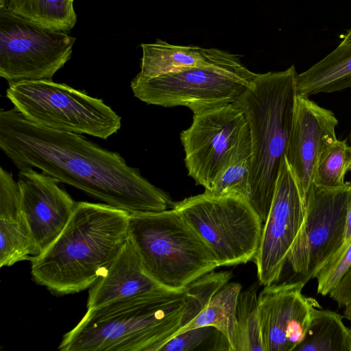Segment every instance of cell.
<instances>
[{
    "label": "cell",
    "instance_id": "4316f807",
    "mask_svg": "<svg viewBox=\"0 0 351 351\" xmlns=\"http://www.w3.org/2000/svg\"><path fill=\"white\" fill-rule=\"evenodd\" d=\"M232 351L226 337L213 326L197 327L176 335L158 351Z\"/></svg>",
    "mask_w": 351,
    "mask_h": 351
},
{
    "label": "cell",
    "instance_id": "f1b7e54d",
    "mask_svg": "<svg viewBox=\"0 0 351 351\" xmlns=\"http://www.w3.org/2000/svg\"><path fill=\"white\" fill-rule=\"evenodd\" d=\"M328 295L343 308V317L351 322V266Z\"/></svg>",
    "mask_w": 351,
    "mask_h": 351
},
{
    "label": "cell",
    "instance_id": "9a60e30c",
    "mask_svg": "<svg viewBox=\"0 0 351 351\" xmlns=\"http://www.w3.org/2000/svg\"><path fill=\"white\" fill-rule=\"evenodd\" d=\"M337 125L331 110L298 93L285 157L305 197L322 153L337 139Z\"/></svg>",
    "mask_w": 351,
    "mask_h": 351
},
{
    "label": "cell",
    "instance_id": "ffe728a7",
    "mask_svg": "<svg viewBox=\"0 0 351 351\" xmlns=\"http://www.w3.org/2000/svg\"><path fill=\"white\" fill-rule=\"evenodd\" d=\"M343 318L332 311L315 308L304 337L294 351H351L350 328Z\"/></svg>",
    "mask_w": 351,
    "mask_h": 351
},
{
    "label": "cell",
    "instance_id": "44dd1931",
    "mask_svg": "<svg viewBox=\"0 0 351 351\" xmlns=\"http://www.w3.org/2000/svg\"><path fill=\"white\" fill-rule=\"evenodd\" d=\"M0 9L40 26L66 32L77 22L73 0H0Z\"/></svg>",
    "mask_w": 351,
    "mask_h": 351
},
{
    "label": "cell",
    "instance_id": "7c38bea8",
    "mask_svg": "<svg viewBox=\"0 0 351 351\" xmlns=\"http://www.w3.org/2000/svg\"><path fill=\"white\" fill-rule=\"evenodd\" d=\"M306 197L285 158L270 209L263 223L260 245L252 261L260 283L280 280L291 249L305 221Z\"/></svg>",
    "mask_w": 351,
    "mask_h": 351
},
{
    "label": "cell",
    "instance_id": "30bf717a",
    "mask_svg": "<svg viewBox=\"0 0 351 351\" xmlns=\"http://www.w3.org/2000/svg\"><path fill=\"white\" fill-rule=\"evenodd\" d=\"M351 182L329 187L311 184L306 195L304 223L289 254L293 281L306 285L338 252L343 241Z\"/></svg>",
    "mask_w": 351,
    "mask_h": 351
},
{
    "label": "cell",
    "instance_id": "83f0119b",
    "mask_svg": "<svg viewBox=\"0 0 351 351\" xmlns=\"http://www.w3.org/2000/svg\"><path fill=\"white\" fill-rule=\"evenodd\" d=\"M351 266V242L347 247L326 263L317 272V293L322 295L329 293L338 285Z\"/></svg>",
    "mask_w": 351,
    "mask_h": 351
},
{
    "label": "cell",
    "instance_id": "7402d4cb",
    "mask_svg": "<svg viewBox=\"0 0 351 351\" xmlns=\"http://www.w3.org/2000/svg\"><path fill=\"white\" fill-rule=\"evenodd\" d=\"M241 290L238 282L226 283L213 295L205 308L176 335L197 327L213 326L226 336L232 351H236V313Z\"/></svg>",
    "mask_w": 351,
    "mask_h": 351
},
{
    "label": "cell",
    "instance_id": "8992f818",
    "mask_svg": "<svg viewBox=\"0 0 351 351\" xmlns=\"http://www.w3.org/2000/svg\"><path fill=\"white\" fill-rule=\"evenodd\" d=\"M6 97L27 120L52 130L107 139L121 127L102 99L52 80L10 84Z\"/></svg>",
    "mask_w": 351,
    "mask_h": 351
},
{
    "label": "cell",
    "instance_id": "5bb4252c",
    "mask_svg": "<svg viewBox=\"0 0 351 351\" xmlns=\"http://www.w3.org/2000/svg\"><path fill=\"white\" fill-rule=\"evenodd\" d=\"M17 182L22 210L39 254L62 232L77 202L57 180L33 168L20 169Z\"/></svg>",
    "mask_w": 351,
    "mask_h": 351
},
{
    "label": "cell",
    "instance_id": "7a4b0ae2",
    "mask_svg": "<svg viewBox=\"0 0 351 351\" xmlns=\"http://www.w3.org/2000/svg\"><path fill=\"white\" fill-rule=\"evenodd\" d=\"M130 216L107 204L77 202L62 232L30 261L34 281L61 295L90 288L128 239Z\"/></svg>",
    "mask_w": 351,
    "mask_h": 351
},
{
    "label": "cell",
    "instance_id": "cb8c5ba5",
    "mask_svg": "<svg viewBox=\"0 0 351 351\" xmlns=\"http://www.w3.org/2000/svg\"><path fill=\"white\" fill-rule=\"evenodd\" d=\"M235 335L236 351H264L255 289L241 292L239 295Z\"/></svg>",
    "mask_w": 351,
    "mask_h": 351
},
{
    "label": "cell",
    "instance_id": "6da1fadb",
    "mask_svg": "<svg viewBox=\"0 0 351 351\" xmlns=\"http://www.w3.org/2000/svg\"><path fill=\"white\" fill-rule=\"evenodd\" d=\"M0 149L19 170L38 168L130 215L173 206L166 193L119 154L81 134L35 124L14 108L0 111Z\"/></svg>",
    "mask_w": 351,
    "mask_h": 351
},
{
    "label": "cell",
    "instance_id": "e0dca14e",
    "mask_svg": "<svg viewBox=\"0 0 351 351\" xmlns=\"http://www.w3.org/2000/svg\"><path fill=\"white\" fill-rule=\"evenodd\" d=\"M38 255L24 216L18 182L0 168V267Z\"/></svg>",
    "mask_w": 351,
    "mask_h": 351
},
{
    "label": "cell",
    "instance_id": "4fadbf2b",
    "mask_svg": "<svg viewBox=\"0 0 351 351\" xmlns=\"http://www.w3.org/2000/svg\"><path fill=\"white\" fill-rule=\"evenodd\" d=\"M301 281L265 286L258 296L264 351H294L304 339L318 302L305 296Z\"/></svg>",
    "mask_w": 351,
    "mask_h": 351
},
{
    "label": "cell",
    "instance_id": "9c48e42d",
    "mask_svg": "<svg viewBox=\"0 0 351 351\" xmlns=\"http://www.w3.org/2000/svg\"><path fill=\"white\" fill-rule=\"evenodd\" d=\"M75 38L0 9V76L9 84L52 80L71 57Z\"/></svg>",
    "mask_w": 351,
    "mask_h": 351
},
{
    "label": "cell",
    "instance_id": "8fae6325",
    "mask_svg": "<svg viewBox=\"0 0 351 351\" xmlns=\"http://www.w3.org/2000/svg\"><path fill=\"white\" fill-rule=\"evenodd\" d=\"M247 124L234 103L193 114L191 126L181 132L188 175L205 191L230 162Z\"/></svg>",
    "mask_w": 351,
    "mask_h": 351
},
{
    "label": "cell",
    "instance_id": "277c9868",
    "mask_svg": "<svg viewBox=\"0 0 351 351\" xmlns=\"http://www.w3.org/2000/svg\"><path fill=\"white\" fill-rule=\"evenodd\" d=\"M298 72L256 74L235 101L244 112L252 143L248 202L265 223L272 202L291 130Z\"/></svg>",
    "mask_w": 351,
    "mask_h": 351
},
{
    "label": "cell",
    "instance_id": "d4e9b609",
    "mask_svg": "<svg viewBox=\"0 0 351 351\" xmlns=\"http://www.w3.org/2000/svg\"><path fill=\"white\" fill-rule=\"evenodd\" d=\"M351 170V146L337 138L322 153L315 172L313 182L317 184L337 187L346 184V173Z\"/></svg>",
    "mask_w": 351,
    "mask_h": 351
},
{
    "label": "cell",
    "instance_id": "3957f363",
    "mask_svg": "<svg viewBox=\"0 0 351 351\" xmlns=\"http://www.w3.org/2000/svg\"><path fill=\"white\" fill-rule=\"evenodd\" d=\"M185 289L138 295L87 309L60 351H158L182 328Z\"/></svg>",
    "mask_w": 351,
    "mask_h": 351
},
{
    "label": "cell",
    "instance_id": "484cf974",
    "mask_svg": "<svg viewBox=\"0 0 351 351\" xmlns=\"http://www.w3.org/2000/svg\"><path fill=\"white\" fill-rule=\"evenodd\" d=\"M231 278L232 274L230 271H213L197 278L185 288L182 328L205 308L213 295L228 283Z\"/></svg>",
    "mask_w": 351,
    "mask_h": 351
},
{
    "label": "cell",
    "instance_id": "f546056e",
    "mask_svg": "<svg viewBox=\"0 0 351 351\" xmlns=\"http://www.w3.org/2000/svg\"><path fill=\"white\" fill-rule=\"evenodd\" d=\"M350 242H351V202L350 203L348 210L343 243H342L341 246L340 247L339 250H338V252L336 253V254L334 256H335L339 252H341V251L345 250Z\"/></svg>",
    "mask_w": 351,
    "mask_h": 351
},
{
    "label": "cell",
    "instance_id": "603a6c76",
    "mask_svg": "<svg viewBox=\"0 0 351 351\" xmlns=\"http://www.w3.org/2000/svg\"><path fill=\"white\" fill-rule=\"evenodd\" d=\"M252 155L251 136L247 123L230 162L217 177L210 191L206 192L215 195H239L248 201Z\"/></svg>",
    "mask_w": 351,
    "mask_h": 351
},
{
    "label": "cell",
    "instance_id": "ac0fdd59",
    "mask_svg": "<svg viewBox=\"0 0 351 351\" xmlns=\"http://www.w3.org/2000/svg\"><path fill=\"white\" fill-rule=\"evenodd\" d=\"M143 56L137 74L151 78L183 69L205 66H231L242 64L239 56L218 49L169 44L160 39L141 44Z\"/></svg>",
    "mask_w": 351,
    "mask_h": 351
},
{
    "label": "cell",
    "instance_id": "5b68a950",
    "mask_svg": "<svg viewBox=\"0 0 351 351\" xmlns=\"http://www.w3.org/2000/svg\"><path fill=\"white\" fill-rule=\"evenodd\" d=\"M128 238L147 274L171 290H183L219 267L210 246L173 208L130 215Z\"/></svg>",
    "mask_w": 351,
    "mask_h": 351
},
{
    "label": "cell",
    "instance_id": "2e32d148",
    "mask_svg": "<svg viewBox=\"0 0 351 351\" xmlns=\"http://www.w3.org/2000/svg\"><path fill=\"white\" fill-rule=\"evenodd\" d=\"M167 291L171 289L160 285L145 271L134 245L128 238L112 263L90 288L87 309Z\"/></svg>",
    "mask_w": 351,
    "mask_h": 351
},
{
    "label": "cell",
    "instance_id": "4dcf8cb0",
    "mask_svg": "<svg viewBox=\"0 0 351 351\" xmlns=\"http://www.w3.org/2000/svg\"><path fill=\"white\" fill-rule=\"evenodd\" d=\"M341 36L343 39L340 44L351 43V28L347 31L346 34Z\"/></svg>",
    "mask_w": 351,
    "mask_h": 351
},
{
    "label": "cell",
    "instance_id": "ba28073f",
    "mask_svg": "<svg viewBox=\"0 0 351 351\" xmlns=\"http://www.w3.org/2000/svg\"><path fill=\"white\" fill-rule=\"evenodd\" d=\"M256 74L243 64L191 67L151 78L136 75L130 87L134 95L147 104L182 106L195 114L235 103Z\"/></svg>",
    "mask_w": 351,
    "mask_h": 351
},
{
    "label": "cell",
    "instance_id": "1f68e13d",
    "mask_svg": "<svg viewBox=\"0 0 351 351\" xmlns=\"http://www.w3.org/2000/svg\"><path fill=\"white\" fill-rule=\"evenodd\" d=\"M350 335H351V328H350Z\"/></svg>",
    "mask_w": 351,
    "mask_h": 351
},
{
    "label": "cell",
    "instance_id": "52a82bcc",
    "mask_svg": "<svg viewBox=\"0 0 351 351\" xmlns=\"http://www.w3.org/2000/svg\"><path fill=\"white\" fill-rule=\"evenodd\" d=\"M178 210L210 246L219 267L252 261L263 223L245 198L204 191L175 202Z\"/></svg>",
    "mask_w": 351,
    "mask_h": 351
},
{
    "label": "cell",
    "instance_id": "d6986e66",
    "mask_svg": "<svg viewBox=\"0 0 351 351\" xmlns=\"http://www.w3.org/2000/svg\"><path fill=\"white\" fill-rule=\"evenodd\" d=\"M351 87V43L339 44L306 71L298 73V93L309 97Z\"/></svg>",
    "mask_w": 351,
    "mask_h": 351
}]
</instances>
